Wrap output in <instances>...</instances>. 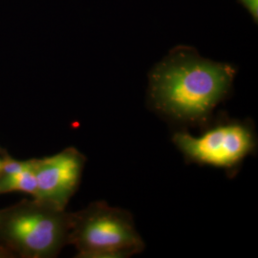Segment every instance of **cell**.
Returning a JSON list of instances; mask_svg holds the SVG:
<instances>
[{"label": "cell", "mask_w": 258, "mask_h": 258, "mask_svg": "<svg viewBox=\"0 0 258 258\" xmlns=\"http://www.w3.org/2000/svg\"><path fill=\"white\" fill-rule=\"evenodd\" d=\"M236 73L234 65L178 45L148 73V97L155 109L172 120L201 123L231 93Z\"/></svg>", "instance_id": "1"}, {"label": "cell", "mask_w": 258, "mask_h": 258, "mask_svg": "<svg viewBox=\"0 0 258 258\" xmlns=\"http://www.w3.org/2000/svg\"><path fill=\"white\" fill-rule=\"evenodd\" d=\"M69 241L83 257H127L145 248L131 214L104 202L72 215Z\"/></svg>", "instance_id": "2"}, {"label": "cell", "mask_w": 258, "mask_h": 258, "mask_svg": "<svg viewBox=\"0 0 258 258\" xmlns=\"http://www.w3.org/2000/svg\"><path fill=\"white\" fill-rule=\"evenodd\" d=\"M72 215L34 200L0 213V239L28 257L56 255L67 241Z\"/></svg>", "instance_id": "3"}, {"label": "cell", "mask_w": 258, "mask_h": 258, "mask_svg": "<svg viewBox=\"0 0 258 258\" xmlns=\"http://www.w3.org/2000/svg\"><path fill=\"white\" fill-rule=\"evenodd\" d=\"M172 141L188 161L228 170L237 168L256 148L252 125L239 120L223 121L200 136L177 132Z\"/></svg>", "instance_id": "4"}, {"label": "cell", "mask_w": 258, "mask_h": 258, "mask_svg": "<svg viewBox=\"0 0 258 258\" xmlns=\"http://www.w3.org/2000/svg\"><path fill=\"white\" fill-rule=\"evenodd\" d=\"M84 163L83 154L75 148L37 160V194L34 200L64 211L80 184Z\"/></svg>", "instance_id": "5"}, {"label": "cell", "mask_w": 258, "mask_h": 258, "mask_svg": "<svg viewBox=\"0 0 258 258\" xmlns=\"http://www.w3.org/2000/svg\"><path fill=\"white\" fill-rule=\"evenodd\" d=\"M15 191L30 194L34 198L36 197L37 180L35 174V166L16 174L0 175V194Z\"/></svg>", "instance_id": "6"}, {"label": "cell", "mask_w": 258, "mask_h": 258, "mask_svg": "<svg viewBox=\"0 0 258 258\" xmlns=\"http://www.w3.org/2000/svg\"><path fill=\"white\" fill-rule=\"evenodd\" d=\"M35 164H36V159L27 160V161H19V160L6 157L5 159L2 160L0 175H10V174H16V173L22 172L32 168L35 166Z\"/></svg>", "instance_id": "7"}, {"label": "cell", "mask_w": 258, "mask_h": 258, "mask_svg": "<svg viewBox=\"0 0 258 258\" xmlns=\"http://www.w3.org/2000/svg\"><path fill=\"white\" fill-rule=\"evenodd\" d=\"M243 8L249 13L255 24L258 22V0H237Z\"/></svg>", "instance_id": "8"}, {"label": "cell", "mask_w": 258, "mask_h": 258, "mask_svg": "<svg viewBox=\"0 0 258 258\" xmlns=\"http://www.w3.org/2000/svg\"><path fill=\"white\" fill-rule=\"evenodd\" d=\"M1 166H2V160L0 159V172H1Z\"/></svg>", "instance_id": "9"}, {"label": "cell", "mask_w": 258, "mask_h": 258, "mask_svg": "<svg viewBox=\"0 0 258 258\" xmlns=\"http://www.w3.org/2000/svg\"><path fill=\"white\" fill-rule=\"evenodd\" d=\"M0 257H1V252H0Z\"/></svg>", "instance_id": "10"}]
</instances>
